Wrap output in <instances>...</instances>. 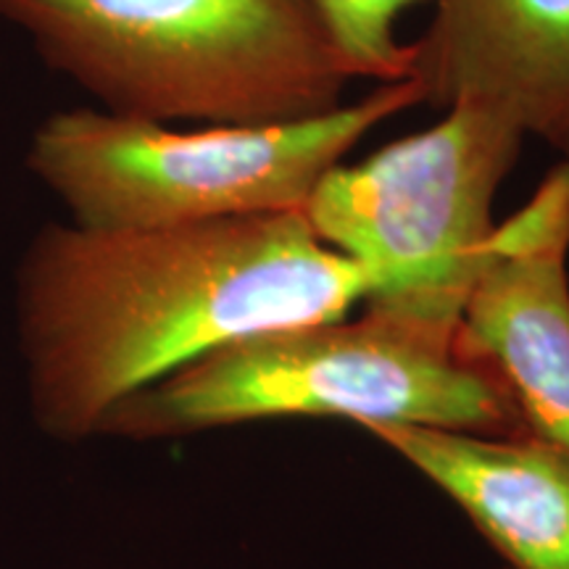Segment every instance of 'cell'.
Returning <instances> with one entry per match:
<instances>
[{"mask_svg": "<svg viewBox=\"0 0 569 569\" xmlns=\"http://www.w3.org/2000/svg\"><path fill=\"white\" fill-rule=\"evenodd\" d=\"M288 417L528 436L459 322L365 301V315L282 327L190 361L124 398L98 436L161 440Z\"/></svg>", "mask_w": 569, "mask_h": 569, "instance_id": "cell-3", "label": "cell"}, {"mask_svg": "<svg viewBox=\"0 0 569 569\" xmlns=\"http://www.w3.org/2000/svg\"><path fill=\"white\" fill-rule=\"evenodd\" d=\"M422 103H478L569 159V0H436L409 42Z\"/></svg>", "mask_w": 569, "mask_h": 569, "instance_id": "cell-7", "label": "cell"}, {"mask_svg": "<svg viewBox=\"0 0 569 569\" xmlns=\"http://www.w3.org/2000/svg\"><path fill=\"white\" fill-rule=\"evenodd\" d=\"M367 432L451 498L507 569H569V459L557 448L419 425Z\"/></svg>", "mask_w": 569, "mask_h": 569, "instance_id": "cell-8", "label": "cell"}, {"mask_svg": "<svg viewBox=\"0 0 569 569\" xmlns=\"http://www.w3.org/2000/svg\"><path fill=\"white\" fill-rule=\"evenodd\" d=\"M569 159L496 224L461 306L459 340L498 377L528 436L569 459Z\"/></svg>", "mask_w": 569, "mask_h": 569, "instance_id": "cell-6", "label": "cell"}, {"mask_svg": "<svg viewBox=\"0 0 569 569\" xmlns=\"http://www.w3.org/2000/svg\"><path fill=\"white\" fill-rule=\"evenodd\" d=\"M356 80L380 84L409 77V46L398 42L396 21L427 0H317Z\"/></svg>", "mask_w": 569, "mask_h": 569, "instance_id": "cell-9", "label": "cell"}, {"mask_svg": "<svg viewBox=\"0 0 569 569\" xmlns=\"http://www.w3.org/2000/svg\"><path fill=\"white\" fill-rule=\"evenodd\" d=\"M382 288L319 243L301 211L163 227L48 224L17 272V336L34 422L98 436L124 398L282 327L340 319Z\"/></svg>", "mask_w": 569, "mask_h": 569, "instance_id": "cell-1", "label": "cell"}, {"mask_svg": "<svg viewBox=\"0 0 569 569\" xmlns=\"http://www.w3.org/2000/svg\"><path fill=\"white\" fill-rule=\"evenodd\" d=\"M525 140L501 113L457 103L430 130L332 167L301 217L319 243L380 277L367 301L459 322Z\"/></svg>", "mask_w": 569, "mask_h": 569, "instance_id": "cell-5", "label": "cell"}, {"mask_svg": "<svg viewBox=\"0 0 569 569\" xmlns=\"http://www.w3.org/2000/svg\"><path fill=\"white\" fill-rule=\"evenodd\" d=\"M0 21L96 109L140 122H298L356 80L317 0H0Z\"/></svg>", "mask_w": 569, "mask_h": 569, "instance_id": "cell-2", "label": "cell"}, {"mask_svg": "<svg viewBox=\"0 0 569 569\" xmlns=\"http://www.w3.org/2000/svg\"><path fill=\"white\" fill-rule=\"evenodd\" d=\"M422 106L411 80L282 124L174 127L96 106L51 113L27 169L82 227H163L301 211L317 182L390 117Z\"/></svg>", "mask_w": 569, "mask_h": 569, "instance_id": "cell-4", "label": "cell"}]
</instances>
